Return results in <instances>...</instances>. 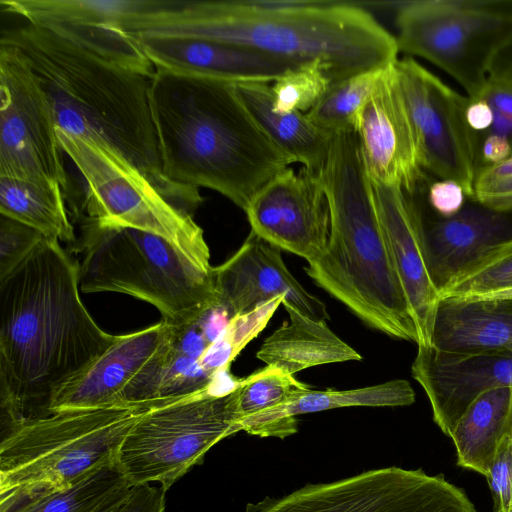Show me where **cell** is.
I'll use <instances>...</instances> for the list:
<instances>
[{
	"mask_svg": "<svg viewBox=\"0 0 512 512\" xmlns=\"http://www.w3.org/2000/svg\"><path fill=\"white\" fill-rule=\"evenodd\" d=\"M60 145L84 183L74 218L101 227L133 228L163 237L205 269H211L203 230L171 203L139 170L99 144L56 129Z\"/></svg>",
	"mask_w": 512,
	"mask_h": 512,
	"instance_id": "obj_8",
	"label": "cell"
},
{
	"mask_svg": "<svg viewBox=\"0 0 512 512\" xmlns=\"http://www.w3.org/2000/svg\"><path fill=\"white\" fill-rule=\"evenodd\" d=\"M236 92L260 129L292 163L319 173L327 158L332 135L317 127L306 113H279L273 109L271 85L235 84Z\"/></svg>",
	"mask_w": 512,
	"mask_h": 512,
	"instance_id": "obj_26",
	"label": "cell"
},
{
	"mask_svg": "<svg viewBox=\"0 0 512 512\" xmlns=\"http://www.w3.org/2000/svg\"><path fill=\"white\" fill-rule=\"evenodd\" d=\"M512 512V511H511Z\"/></svg>",
	"mask_w": 512,
	"mask_h": 512,
	"instance_id": "obj_43",
	"label": "cell"
},
{
	"mask_svg": "<svg viewBox=\"0 0 512 512\" xmlns=\"http://www.w3.org/2000/svg\"><path fill=\"white\" fill-rule=\"evenodd\" d=\"M512 298V237L454 278L440 299Z\"/></svg>",
	"mask_w": 512,
	"mask_h": 512,
	"instance_id": "obj_31",
	"label": "cell"
},
{
	"mask_svg": "<svg viewBox=\"0 0 512 512\" xmlns=\"http://www.w3.org/2000/svg\"><path fill=\"white\" fill-rule=\"evenodd\" d=\"M414 401L415 392L403 379L350 390L309 388L283 405L240 419L238 424L240 431L251 435L285 438L297 432L298 415L352 406H408Z\"/></svg>",
	"mask_w": 512,
	"mask_h": 512,
	"instance_id": "obj_23",
	"label": "cell"
},
{
	"mask_svg": "<svg viewBox=\"0 0 512 512\" xmlns=\"http://www.w3.org/2000/svg\"><path fill=\"white\" fill-rule=\"evenodd\" d=\"M0 44L23 56L58 129L117 154L179 209L191 214L198 208V189L179 186L163 174L150 107L151 78L30 23L3 31Z\"/></svg>",
	"mask_w": 512,
	"mask_h": 512,
	"instance_id": "obj_3",
	"label": "cell"
},
{
	"mask_svg": "<svg viewBox=\"0 0 512 512\" xmlns=\"http://www.w3.org/2000/svg\"><path fill=\"white\" fill-rule=\"evenodd\" d=\"M289 315L262 343L256 357L288 374L332 363L362 360V356L329 329L325 321L310 318L282 301Z\"/></svg>",
	"mask_w": 512,
	"mask_h": 512,
	"instance_id": "obj_24",
	"label": "cell"
},
{
	"mask_svg": "<svg viewBox=\"0 0 512 512\" xmlns=\"http://www.w3.org/2000/svg\"><path fill=\"white\" fill-rule=\"evenodd\" d=\"M463 187L451 179H439L428 184L425 200L429 209L437 216L450 218L465 206Z\"/></svg>",
	"mask_w": 512,
	"mask_h": 512,
	"instance_id": "obj_38",
	"label": "cell"
},
{
	"mask_svg": "<svg viewBox=\"0 0 512 512\" xmlns=\"http://www.w3.org/2000/svg\"><path fill=\"white\" fill-rule=\"evenodd\" d=\"M309 388L294 375L266 365L240 380L237 394L239 418L283 405Z\"/></svg>",
	"mask_w": 512,
	"mask_h": 512,
	"instance_id": "obj_34",
	"label": "cell"
},
{
	"mask_svg": "<svg viewBox=\"0 0 512 512\" xmlns=\"http://www.w3.org/2000/svg\"><path fill=\"white\" fill-rule=\"evenodd\" d=\"M120 29L218 40L300 63L321 60L332 84L388 67L399 53L395 36L365 8L346 2L160 0Z\"/></svg>",
	"mask_w": 512,
	"mask_h": 512,
	"instance_id": "obj_2",
	"label": "cell"
},
{
	"mask_svg": "<svg viewBox=\"0 0 512 512\" xmlns=\"http://www.w3.org/2000/svg\"><path fill=\"white\" fill-rule=\"evenodd\" d=\"M244 512H478L442 474L386 467L330 483L307 484L282 497L248 503Z\"/></svg>",
	"mask_w": 512,
	"mask_h": 512,
	"instance_id": "obj_11",
	"label": "cell"
},
{
	"mask_svg": "<svg viewBox=\"0 0 512 512\" xmlns=\"http://www.w3.org/2000/svg\"><path fill=\"white\" fill-rule=\"evenodd\" d=\"M132 37L155 67L233 84L274 83L288 71L304 64L212 39L156 35Z\"/></svg>",
	"mask_w": 512,
	"mask_h": 512,
	"instance_id": "obj_20",
	"label": "cell"
},
{
	"mask_svg": "<svg viewBox=\"0 0 512 512\" xmlns=\"http://www.w3.org/2000/svg\"><path fill=\"white\" fill-rule=\"evenodd\" d=\"M411 373L429 399L434 422L451 437L480 395L493 388L512 387V352L459 353L418 345Z\"/></svg>",
	"mask_w": 512,
	"mask_h": 512,
	"instance_id": "obj_16",
	"label": "cell"
},
{
	"mask_svg": "<svg viewBox=\"0 0 512 512\" xmlns=\"http://www.w3.org/2000/svg\"><path fill=\"white\" fill-rule=\"evenodd\" d=\"M488 77L512 83V37L493 57Z\"/></svg>",
	"mask_w": 512,
	"mask_h": 512,
	"instance_id": "obj_42",
	"label": "cell"
},
{
	"mask_svg": "<svg viewBox=\"0 0 512 512\" xmlns=\"http://www.w3.org/2000/svg\"><path fill=\"white\" fill-rule=\"evenodd\" d=\"M332 85L329 68L321 60L299 65L271 85L276 112L307 113L314 108Z\"/></svg>",
	"mask_w": 512,
	"mask_h": 512,
	"instance_id": "obj_33",
	"label": "cell"
},
{
	"mask_svg": "<svg viewBox=\"0 0 512 512\" xmlns=\"http://www.w3.org/2000/svg\"><path fill=\"white\" fill-rule=\"evenodd\" d=\"M115 338L81 300L79 263L44 237L0 280V439L50 415L55 392Z\"/></svg>",
	"mask_w": 512,
	"mask_h": 512,
	"instance_id": "obj_1",
	"label": "cell"
},
{
	"mask_svg": "<svg viewBox=\"0 0 512 512\" xmlns=\"http://www.w3.org/2000/svg\"><path fill=\"white\" fill-rule=\"evenodd\" d=\"M244 212L251 231L307 262L327 245L330 212L318 173L288 167L254 196Z\"/></svg>",
	"mask_w": 512,
	"mask_h": 512,
	"instance_id": "obj_15",
	"label": "cell"
},
{
	"mask_svg": "<svg viewBox=\"0 0 512 512\" xmlns=\"http://www.w3.org/2000/svg\"><path fill=\"white\" fill-rule=\"evenodd\" d=\"M174 327L163 320L116 336L113 344L53 395L50 413L157 401Z\"/></svg>",
	"mask_w": 512,
	"mask_h": 512,
	"instance_id": "obj_14",
	"label": "cell"
},
{
	"mask_svg": "<svg viewBox=\"0 0 512 512\" xmlns=\"http://www.w3.org/2000/svg\"><path fill=\"white\" fill-rule=\"evenodd\" d=\"M487 478L494 512L512 511V436L504 438L498 446Z\"/></svg>",
	"mask_w": 512,
	"mask_h": 512,
	"instance_id": "obj_37",
	"label": "cell"
},
{
	"mask_svg": "<svg viewBox=\"0 0 512 512\" xmlns=\"http://www.w3.org/2000/svg\"><path fill=\"white\" fill-rule=\"evenodd\" d=\"M428 184L412 190L417 198L428 268L441 292L454 278L512 237V211L464 206L450 218L432 216L425 200Z\"/></svg>",
	"mask_w": 512,
	"mask_h": 512,
	"instance_id": "obj_21",
	"label": "cell"
},
{
	"mask_svg": "<svg viewBox=\"0 0 512 512\" xmlns=\"http://www.w3.org/2000/svg\"><path fill=\"white\" fill-rule=\"evenodd\" d=\"M239 386V385H238ZM238 386L159 399L140 415L120 445L115 464L133 486L159 483L168 490L222 439L240 431Z\"/></svg>",
	"mask_w": 512,
	"mask_h": 512,
	"instance_id": "obj_9",
	"label": "cell"
},
{
	"mask_svg": "<svg viewBox=\"0 0 512 512\" xmlns=\"http://www.w3.org/2000/svg\"><path fill=\"white\" fill-rule=\"evenodd\" d=\"M466 107V120L474 135L486 132L493 121L491 107L483 99H470Z\"/></svg>",
	"mask_w": 512,
	"mask_h": 512,
	"instance_id": "obj_41",
	"label": "cell"
},
{
	"mask_svg": "<svg viewBox=\"0 0 512 512\" xmlns=\"http://www.w3.org/2000/svg\"><path fill=\"white\" fill-rule=\"evenodd\" d=\"M386 68L365 71L332 84L319 103L306 113L308 118L331 135L357 132L361 111Z\"/></svg>",
	"mask_w": 512,
	"mask_h": 512,
	"instance_id": "obj_30",
	"label": "cell"
},
{
	"mask_svg": "<svg viewBox=\"0 0 512 512\" xmlns=\"http://www.w3.org/2000/svg\"><path fill=\"white\" fill-rule=\"evenodd\" d=\"M284 299V296H279L253 311L231 318L224 331L202 355L203 367L214 377L230 370L233 360L266 327Z\"/></svg>",
	"mask_w": 512,
	"mask_h": 512,
	"instance_id": "obj_32",
	"label": "cell"
},
{
	"mask_svg": "<svg viewBox=\"0 0 512 512\" xmlns=\"http://www.w3.org/2000/svg\"><path fill=\"white\" fill-rule=\"evenodd\" d=\"M153 403L64 410L23 423L0 439V492L61 488L115 464L127 433Z\"/></svg>",
	"mask_w": 512,
	"mask_h": 512,
	"instance_id": "obj_7",
	"label": "cell"
},
{
	"mask_svg": "<svg viewBox=\"0 0 512 512\" xmlns=\"http://www.w3.org/2000/svg\"><path fill=\"white\" fill-rule=\"evenodd\" d=\"M477 98L486 101L493 112L490 128L477 135L499 136L507 140L512 150V83L488 77L482 91L474 99Z\"/></svg>",
	"mask_w": 512,
	"mask_h": 512,
	"instance_id": "obj_36",
	"label": "cell"
},
{
	"mask_svg": "<svg viewBox=\"0 0 512 512\" xmlns=\"http://www.w3.org/2000/svg\"><path fill=\"white\" fill-rule=\"evenodd\" d=\"M472 200L496 211H512V177L474 184Z\"/></svg>",
	"mask_w": 512,
	"mask_h": 512,
	"instance_id": "obj_40",
	"label": "cell"
},
{
	"mask_svg": "<svg viewBox=\"0 0 512 512\" xmlns=\"http://www.w3.org/2000/svg\"><path fill=\"white\" fill-rule=\"evenodd\" d=\"M512 436V387L480 395L458 421L452 436L457 465L488 476L501 441Z\"/></svg>",
	"mask_w": 512,
	"mask_h": 512,
	"instance_id": "obj_27",
	"label": "cell"
},
{
	"mask_svg": "<svg viewBox=\"0 0 512 512\" xmlns=\"http://www.w3.org/2000/svg\"><path fill=\"white\" fill-rule=\"evenodd\" d=\"M73 245L81 255L82 292L133 296L172 325L194 321L216 305L212 268L201 267L156 234L85 221Z\"/></svg>",
	"mask_w": 512,
	"mask_h": 512,
	"instance_id": "obj_6",
	"label": "cell"
},
{
	"mask_svg": "<svg viewBox=\"0 0 512 512\" xmlns=\"http://www.w3.org/2000/svg\"><path fill=\"white\" fill-rule=\"evenodd\" d=\"M399 52L433 63L476 98L490 63L512 37V2L417 0L396 6Z\"/></svg>",
	"mask_w": 512,
	"mask_h": 512,
	"instance_id": "obj_10",
	"label": "cell"
},
{
	"mask_svg": "<svg viewBox=\"0 0 512 512\" xmlns=\"http://www.w3.org/2000/svg\"><path fill=\"white\" fill-rule=\"evenodd\" d=\"M430 345L459 353L512 352V298L440 299Z\"/></svg>",
	"mask_w": 512,
	"mask_h": 512,
	"instance_id": "obj_22",
	"label": "cell"
},
{
	"mask_svg": "<svg viewBox=\"0 0 512 512\" xmlns=\"http://www.w3.org/2000/svg\"><path fill=\"white\" fill-rule=\"evenodd\" d=\"M395 63L384 70L362 109L356 133L369 179L412 191L428 179V174L418 161L414 133L398 85Z\"/></svg>",
	"mask_w": 512,
	"mask_h": 512,
	"instance_id": "obj_18",
	"label": "cell"
},
{
	"mask_svg": "<svg viewBox=\"0 0 512 512\" xmlns=\"http://www.w3.org/2000/svg\"><path fill=\"white\" fill-rule=\"evenodd\" d=\"M0 4L2 11L33 25L62 22L119 29L124 19L147 11L154 0H1Z\"/></svg>",
	"mask_w": 512,
	"mask_h": 512,
	"instance_id": "obj_29",
	"label": "cell"
},
{
	"mask_svg": "<svg viewBox=\"0 0 512 512\" xmlns=\"http://www.w3.org/2000/svg\"><path fill=\"white\" fill-rule=\"evenodd\" d=\"M131 488L116 464H110L61 488L1 491L0 512H112Z\"/></svg>",
	"mask_w": 512,
	"mask_h": 512,
	"instance_id": "obj_25",
	"label": "cell"
},
{
	"mask_svg": "<svg viewBox=\"0 0 512 512\" xmlns=\"http://www.w3.org/2000/svg\"><path fill=\"white\" fill-rule=\"evenodd\" d=\"M166 490L161 486H133L127 498L112 512H164Z\"/></svg>",
	"mask_w": 512,
	"mask_h": 512,
	"instance_id": "obj_39",
	"label": "cell"
},
{
	"mask_svg": "<svg viewBox=\"0 0 512 512\" xmlns=\"http://www.w3.org/2000/svg\"><path fill=\"white\" fill-rule=\"evenodd\" d=\"M370 183L389 255L417 327L418 345H430L440 292L427 264L416 195L397 186Z\"/></svg>",
	"mask_w": 512,
	"mask_h": 512,
	"instance_id": "obj_19",
	"label": "cell"
},
{
	"mask_svg": "<svg viewBox=\"0 0 512 512\" xmlns=\"http://www.w3.org/2000/svg\"><path fill=\"white\" fill-rule=\"evenodd\" d=\"M150 107L171 182L212 189L245 211L290 159L266 136L235 84L155 67Z\"/></svg>",
	"mask_w": 512,
	"mask_h": 512,
	"instance_id": "obj_4",
	"label": "cell"
},
{
	"mask_svg": "<svg viewBox=\"0 0 512 512\" xmlns=\"http://www.w3.org/2000/svg\"><path fill=\"white\" fill-rule=\"evenodd\" d=\"M318 174L329 206L330 233L322 253L308 262L307 275L368 326L418 345L355 131L332 135Z\"/></svg>",
	"mask_w": 512,
	"mask_h": 512,
	"instance_id": "obj_5",
	"label": "cell"
},
{
	"mask_svg": "<svg viewBox=\"0 0 512 512\" xmlns=\"http://www.w3.org/2000/svg\"><path fill=\"white\" fill-rule=\"evenodd\" d=\"M216 305L231 318L255 310L279 297L304 315L326 321L325 304L310 294L289 272L281 249L250 231L241 247L212 267Z\"/></svg>",
	"mask_w": 512,
	"mask_h": 512,
	"instance_id": "obj_17",
	"label": "cell"
},
{
	"mask_svg": "<svg viewBox=\"0 0 512 512\" xmlns=\"http://www.w3.org/2000/svg\"><path fill=\"white\" fill-rule=\"evenodd\" d=\"M394 66L421 168L458 182L472 199L478 165L476 139L466 120L468 96L412 57L398 59Z\"/></svg>",
	"mask_w": 512,
	"mask_h": 512,
	"instance_id": "obj_13",
	"label": "cell"
},
{
	"mask_svg": "<svg viewBox=\"0 0 512 512\" xmlns=\"http://www.w3.org/2000/svg\"><path fill=\"white\" fill-rule=\"evenodd\" d=\"M0 177L60 186L69 193L52 110L20 52L0 44Z\"/></svg>",
	"mask_w": 512,
	"mask_h": 512,
	"instance_id": "obj_12",
	"label": "cell"
},
{
	"mask_svg": "<svg viewBox=\"0 0 512 512\" xmlns=\"http://www.w3.org/2000/svg\"><path fill=\"white\" fill-rule=\"evenodd\" d=\"M60 186L0 177V214L19 221L45 238L68 244L77 240Z\"/></svg>",
	"mask_w": 512,
	"mask_h": 512,
	"instance_id": "obj_28",
	"label": "cell"
},
{
	"mask_svg": "<svg viewBox=\"0 0 512 512\" xmlns=\"http://www.w3.org/2000/svg\"><path fill=\"white\" fill-rule=\"evenodd\" d=\"M43 238L37 230L0 214V280L19 266Z\"/></svg>",
	"mask_w": 512,
	"mask_h": 512,
	"instance_id": "obj_35",
	"label": "cell"
}]
</instances>
